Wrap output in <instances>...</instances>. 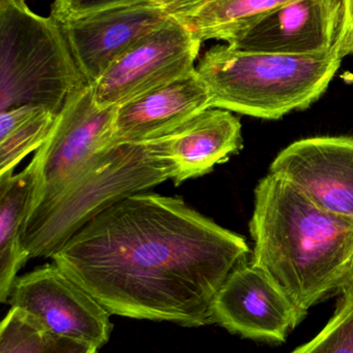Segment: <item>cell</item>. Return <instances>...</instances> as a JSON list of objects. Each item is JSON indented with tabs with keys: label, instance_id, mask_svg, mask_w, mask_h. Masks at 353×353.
Instances as JSON below:
<instances>
[{
	"label": "cell",
	"instance_id": "8fae6325",
	"mask_svg": "<svg viewBox=\"0 0 353 353\" xmlns=\"http://www.w3.org/2000/svg\"><path fill=\"white\" fill-rule=\"evenodd\" d=\"M269 173L288 181L325 211L353 222V138L296 141L274 159Z\"/></svg>",
	"mask_w": 353,
	"mask_h": 353
},
{
	"label": "cell",
	"instance_id": "6da1fadb",
	"mask_svg": "<svg viewBox=\"0 0 353 353\" xmlns=\"http://www.w3.org/2000/svg\"><path fill=\"white\" fill-rule=\"evenodd\" d=\"M249 252L242 236L180 197L139 192L50 259L110 314L199 327L213 323V299Z\"/></svg>",
	"mask_w": 353,
	"mask_h": 353
},
{
	"label": "cell",
	"instance_id": "52a82bcc",
	"mask_svg": "<svg viewBox=\"0 0 353 353\" xmlns=\"http://www.w3.org/2000/svg\"><path fill=\"white\" fill-rule=\"evenodd\" d=\"M199 41L170 16L91 85L97 107H120L196 72Z\"/></svg>",
	"mask_w": 353,
	"mask_h": 353
},
{
	"label": "cell",
	"instance_id": "7402d4cb",
	"mask_svg": "<svg viewBox=\"0 0 353 353\" xmlns=\"http://www.w3.org/2000/svg\"><path fill=\"white\" fill-rule=\"evenodd\" d=\"M151 1L163 8L169 16L175 17L198 8L207 0H151Z\"/></svg>",
	"mask_w": 353,
	"mask_h": 353
},
{
	"label": "cell",
	"instance_id": "3957f363",
	"mask_svg": "<svg viewBox=\"0 0 353 353\" xmlns=\"http://www.w3.org/2000/svg\"><path fill=\"white\" fill-rule=\"evenodd\" d=\"M348 55L341 26L335 45L325 53H252L218 45L203 54L196 72L209 89L211 108L278 120L316 103Z\"/></svg>",
	"mask_w": 353,
	"mask_h": 353
},
{
	"label": "cell",
	"instance_id": "7a4b0ae2",
	"mask_svg": "<svg viewBox=\"0 0 353 353\" xmlns=\"http://www.w3.org/2000/svg\"><path fill=\"white\" fill-rule=\"evenodd\" d=\"M251 263L303 317L353 283V222L315 205L288 181L269 173L255 188Z\"/></svg>",
	"mask_w": 353,
	"mask_h": 353
},
{
	"label": "cell",
	"instance_id": "44dd1931",
	"mask_svg": "<svg viewBox=\"0 0 353 353\" xmlns=\"http://www.w3.org/2000/svg\"><path fill=\"white\" fill-rule=\"evenodd\" d=\"M99 348L86 342L53 336L43 353H97Z\"/></svg>",
	"mask_w": 353,
	"mask_h": 353
},
{
	"label": "cell",
	"instance_id": "277c9868",
	"mask_svg": "<svg viewBox=\"0 0 353 353\" xmlns=\"http://www.w3.org/2000/svg\"><path fill=\"white\" fill-rule=\"evenodd\" d=\"M176 169L167 137L113 143L95 155L47 205L30 212L21 236L29 257H51L79 230L117 201L168 180Z\"/></svg>",
	"mask_w": 353,
	"mask_h": 353
},
{
	"label": "cell",
	"instance_id": "5bb4252c",
	"mask_svg": "<svg viewBox=\"0 0 353 353\" xmlns=\"http://www.w3.org/2000/svg\"><path fill=\"white\" fill-rule=\"evenodd\" d=\"M242 123L227 110L211 109L167 136L169 157L175 165L176 186L207 175L242 148Z\"/></svg>",
	"mask_w": 353,
	"mask_h": 353
},
{
	"label": "cell",
	"instance_id": "ffe728a7",
	"mask_svg": "<svg viewBox=\"0 0 353 353\" xmlns=\"http://www.w3.org/2000/svg\"><path fill=\"white\" fill-rule=\"evenodd\" d=\"M149 0H54L51 16L58 22L114 6H130Z\"/></svg>",
	"mask_w": 353,
	"mask_h": 353
},
{
	"label": "cell",
	"instance_id": "d6986e66",
	"mask_svg": "<svg viewBox=\"0 0 353 353\" xmlns=\"http://www.w3.org/2000/svg\"><path fill=\"white\" fill-rule=\"evenodd\" d=\"M335 314L311 341L290 353H353V283L341 292Z\"/></svg>",
	"mask_w": 353,
	"mask_h": 353
},
{
	"label": "cell",
	"instance_id": "2e32d148",
	"mask_svg": "<svg viewBox=\"0 0 353 353\" xmlns=\"http://www.w3.org/2000/svg\"><path fill=\"white\" fill-rule=\"evenodd\" d=\"M294 1L296 0H207L173 18L201 43L217 39L230 45L269 12Z\"/></svg>",
	"mask_w": 353,
	"mask_h": 353
},
{
	"label": "cell",
	"instance_id": "9c48e42d",
	"mask_svg": "<svg viewBox=\"0 0 353 353\" xmlns=\"http://www.w3.org/2000/svg\"><path fill=\"white\" fill-rule=\"evenodd\" d=\"M213 321L230 333L256 341L282 343L304 317L258 268L240 261L211 305Z\"/></svg>",
	"mask_w": 353,
	"mask_h": 353
},
{
	"label": "cell",
	"instance_id": "ba28073f",
	"mask_svg": "<svg viewBox=\"0 0 353 353\" xmlns=\"http://www.w3.org/2000/svg\"><path fill=\"white\" fill-rule=\"evenodd\" d=\"M10 304L35 317L50 333L101 348L110 339V312L55 263L18 277Z\"/></svg>",
	"mask_w": 353,
	"mask_h": 353
},
{
	"label": "cell",
	"instance_id": "4fadbf2b",
	"mask_svg": "<svg viewBox=\"0 0 353 353\" xmlns=\"http://www.w3.org/2000/svg\"><path fill=\"white\" fill-rule=\"evenodd\" d=\"M211 108V94L197 72L120 105L113 124L115 143L165 138Z\"/></svg>",
	"mask_w": 353,
	"mask_h": 353
},
{
	"label": "cell",
	"instance_id": "30bf717a",
	"mask_svg": "<svg viewBox=\"0 0 353 353\" xmlns=\"http://www.w3.org/2000/svg\"><path fill=\"white\" fill-rule=\"evenodd\" d=\"M169 18L149 0L66 19L59 24L79 70L93 85Z\"/></svg>",
	"mask_w": 353,
	"mask_h": 353
},
{
	"label": "cell",
	"instance_id": "e0dca14e",
	"mask_svg": "<svg viewBox=\"0 0 353 353\" xmlns=\"http://www.w3.org/2000/svg\"><path fill=\"white\" fill-rule=\"evenodd\" d=\"M57 116L46 109L0 137V176L10 175L26 155L49 138Z\"/></svg>",
	"mask_w": 353,
	"mask_h": 353
},
{
	"label": "cell",
	"instance_id": "5b68a950",
	"mask_svg": "<svg viewBox=\"0 0 353 353\" xmlns=\"http://www.w3.org/2000/svg\"><path fill=\"white\" fill-rule=\"evenodd\" d=\"M88 85L53 16L0 0V112L33 105L58 116Z\"/></svg>",
	"mask_w": 353,
	"mask_h": 353
},
{
	"label": "cell",
	"instance_id": "603a6c76",
	"mask_svg": "<svg viewBox=\"0 0 353 353\" xmlns=\"http://www.w3.org/2000/svg\"><path fill=\"white\" fill-rule=\"evenodd\" d=\"M343 20L342 29L345 33V46L348 53L353 54V0H342Z\"/></svg>",
	"mask_w": 353,
	"mask_h": 353
},
{
	"label": "cell",
	"instance_id": "7c38bea8",
	"mask_svg": "<svg viewBox=\"0 0 353 353\" xmlns=\"http://www.w3.org/2000/svg\"><path fill=\"white\" fill-rule=\"evenodd\" d=\"M342 20V0H296L269 12L229 46L252 53H325L335 45Z\"/></svg>",
	"mask_w": 353,
	"mask_h": 353
},
{
	"label": "cell",
	"instance_id": "ac0fdd59",
	"mask_svg": "<svg viewBox=\"0 0 353 353\" xmlns=\"http://www.w3.org/2000/svg\"><path fill=\"white\" fill-rule=\"evenodd\" d=\"M53 336L30 313L12 307L0 325V353H43Z\"/></svg>",
	"mask_w": 353,
	"mask_h": 353
},
{
	"label": "cell",
	"instance_id": "9a60e30c",
	"mask_svg": "<svg viewBox=\"0 0 353 353\" xmlns=\"http://www.w3.org/2000/svg\"><path fill=\"white\" fill-rule=\"evenodd\" d=\"M37 161L33 157L17 175L0 176V301L10 299L17 274L27 263L28 253L21 236L30 212L37 187Z\"/></svg>",
	"mask_w": 353,
	"mask_h": 353
},
{
	"label": "cell",
	"instance_id": "8992f818",
	"mask_svg": "<svg viewBox=\"0 0 353 353\" xmlns=\"http://www.w3.org/2000/svg\"><path fill=\"white\" fill-rule=\"evenodd\" d=\"M116 110L97 107L91 85L70 97L35 153L37 181L30 212L55 199L95 155L115 143Z\"/></svg>",
	"mask_w": 353,
	"mask_h": 353
}]
</instances>
